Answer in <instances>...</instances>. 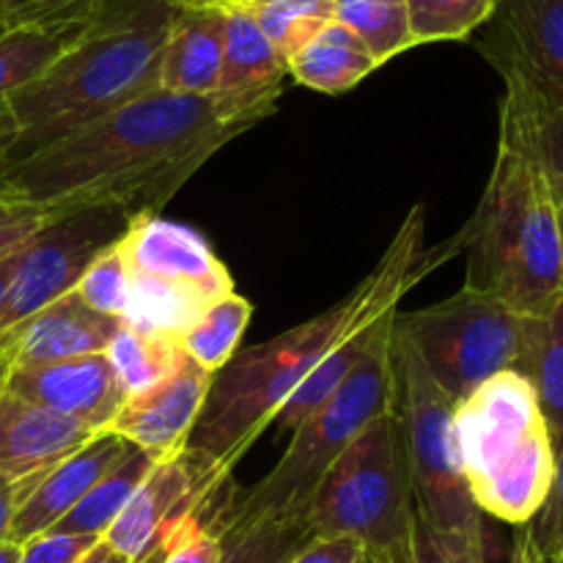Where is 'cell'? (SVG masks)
Here are the masks:
<instances>
[{
	"label": "cell",
	"instance_id": "ee69618b",
	"mask_svg": "<svg viewBox=\"0 0 563 563\" xmlns=\"http://www.w3.org/2000/svg\"><path fill=\"white\" fill-rule=\"evenodd\" d=\"M22 544L14 542H0V563H16L20 561Z\"/></svg>",
	"mask_w": 563,
	"mask_h": 563
},
{
	"label": "cell",
	"instance_id": "5bb4252c",
	"mask_svg": "<svg viewBox=\"0 0 563 563\" xmlns=\"http://www.w3.org/2000/svg\"><path fill=\"white\" fill-rule=\"evenodd\" d=\"M0 388L31 405L75 418L93 432L113 427L115 416L126 405V390L104 352L3 372Z\"/></svg>",
	"mask_w": 563,
	"mask_h": 563
},
{
	"label": "cell",
	"instance_id": "9c48e42d",
	"mask_svg": "<svg viewBox=\"0 0 563 563\" xmlns=\"http://www.w3.org/2000/svg\"><path fill=\"white\" fill-rule=\"evenodd\" d=\"M130 269L121 322L146 333L179 335L223 295L234 278L203 234L159 214H137L119 242Z\"/></svg>",
	"mask_w": 563,
	"mask_h": 563
},
{
	"label": "cell",
	"instance_id": "484cf974",
	"mask_svg": "<svg viewBox=\"0 0 563 563\" xmlns=\"http://www.w3.org/2000/svg\"><path fill=\"white\" fill-rule=\"evenodd\" d=\"M104 355H108L110 366H113L115 377H119L121 388L126 390V399H130V396L143 394V390L154 388L165 377H170L185 352H181L179 341L170 339V335L146 333V330L121 324Z\"/></svg>",
	"mask_w": 563,
	"mask_h": 563
},
{
	"label": "cell",
	"instance_id": "d6a6232c",
	"mask_svg": "<svg viewBox=\"0 0 563 563\" xmlns=\"http://www.w3.org/2000/svg\"><path fill=\"white\" fill-rule=\"evenodd\" d=\"M75 295L86 302L93 311L104 313V317H124L126 295H130V269H126L124 256H121L119 245L110 247L108 253L97 258L80 284L75 286Z\"/></svg>",
	"mask_w": 563,
	"mask_h": 563
},
{
	"label": "cell",
	"instance_id": "4fadbf2b",
	"mask_svg": "<svg viewBox=\"0 0 563 563\" xmlns=\"http://www.w3.org/2000/svg\"><path fill=\"white\" fill-rule=\"evenodd\" d=\"M482 49L504 80L563 110V0H498Z\"/></svg>",
	"mask_w": 563,
	"mask_h": 563
},
{
	"label": "cell",
	"instance_id": "8992f818",
	"mask_svg": "<svg viewBox=\"0 0 563 563\" xmlns=\"http://www.w3.org/2000/svg\"><path fill=\"white\" fill-rule=\"evenodd\" d=\"M394 317L396 311L379 319L361 363L339 390L295 429V438L278 465L251 489H234L225 498L220 509V531H236L264 520H300L335 460L374 418L394 407Z\"/></svg>",
	"mask_w": 563,
	"mask_h": 563
},
{
	"label": "cell",
	"instance_id": "4dcf8cb0",
	"mask_svg": "<svg viewBox=\"0 0 563 563\" xmlns=\"http://www.w3.org/2000/svg\"><path fill=\"white\" fill-rule=\"evenodd\" d=\"M498 0H407L410 31L418 44L460 42L487 25Z\"/></svg>",
	"mask_w": 563,
	"mask_h": 563
},
{
	"label": "cell",
	"instance_id": "bcb514c9",
	"mask_svg": "<svg viewBox=\"0 0 563 563\" xmlns=\"http://www.w3.org/2000/svg\"><path fill=\"white\" fill-rule=\"evenodd\" d=\"M559 231H561V291H563V207H559Z\"/></svg>",
	"mask_w": 563,
	"mask_h": 563
},
{
	"label": "cell",
	"instance_id": "9a60e30c",
	"mask_svg": "<svg viewBox=\"0 0 563 563\" xmlns=\"http://www.w3.org/2000/svg\"><path fill=\"white\" fill-rule=\"evenodd\" d=\"M121 324V319L93 311L75 291H69L42 311L0 330V374L99 355L108 350Z\"/></svg>",
	"mask_w": 563,
	"mask_h": 563
},
{
	"label": "cell",
	"instance_id": "d590c367",
	"mask_svg": "<svg viewBox=\"0 0 563 563\" xmlns=\"http://www.w3.org/2000/svg\"><path fill=\"white\" fill-rule=\"evenodd\" d=\"M97 539L64 537V533H44L22 544L16 563H75Z\"/></svg>",
	"mask_w": 563,
	"mask_h": 563
},
{
	"label": "cell",
	"instance_id": "7c38bea8",
	"mask_svg": "<svg viewBox=\"0 0 563 563\" xmlns=\"http://www.w3.org/2000/svg\"><path fill=\"white\" fill-rule=\"evenodd\" d=\"M229 478L192 449L157 460L102 539L130 563H154Z\"/></svg>",
	"mask_w": 563,
	"mask_h": 563
},
{
	"label": "cell",
	"instance_id": "277c9868",
	"mask_svg": "<svg viewBox=\"0 0 563 563\" xmlns=\"http://www.w3.org/2000/svg\"><path fill=\"white\" fill-rule=\"evenodd\" d=\"M460 234L471 289L495 295L520 313L544 311L561 295L559 203L506 119H500L493 174Z\"/></svg>",
	"mask_w": 563,
	"mask_h": 563
},
{
	"label": "cell",
	"instance_id": "7dc6e473",
	"mask_svg": "<svg viewBox=\"0 0 563 563\" xmlns=\"http://www.w3.org/2000/svg\"><path fill=\"white\" fill-rule=\"evenodd\" d=\"M361 563H388L385 559H377V555H372V553H366L363 555V561Z\"/></svg>",
	"mask_w": 563,
	"mask_h": 563
},
{
	"label": "cell",
	"instance_id": "ab89813d",
	"mask_svg": "<svg viewBox=\"0 0 563 563\" xmlns=\"http://www.w3.org/2000/svg\"><path fill=\"white\" fill-rule=\"evenodd\" d=\"M75 563H130V561H126L119 550L110 548L104 539H97V542H93Z\"/></svg>",
	"mask_w": 563,
	"mask_h": 563
},
{
	"label": "cell",
	"instance_id": "2e32d148",
	"mask_svg": "<svg viewBox=\"0 0 563 563\" xmlns=\"http://www.w3.org/2000/svg\"><path fill=\"white\" fill-rule=\"evenodd\" d=\"M212 379L214 374L203 372L198 363L181 355L170 377L126 399L110 432L143 449L154 460L179 454L201 418Z\"/></svg>",
	"mask_w": 563,
	"mask_h": 563
},
{
	"label": "cell",
	"instance_id": "681fc988",
	"mask_svg": "<svg viewBox=\"0 0 563 563\" xmlns=\"http://www.w3.org/2000/svg\"><path fill=\"white\" fill-rule=\"evenodd\" d=\"M174 3H185V0H174Z\"/></svg>",
	"mask_w": 563,
	"mask_h": 563
},
{
	"label": "cell",
	"instance_id": "83f0119b",
	"mask_svg": "<svg viewBox=\"0 0 563 563\" xmlns=\"http://www.w3.org/2000/svg\"><path fill=\"white\" fill-rule=\"evenodd\" d=\"M80 33L38 25H9L0 33V104L36 80Z\"/></svg>",
	"mask_w": 563,
	"mask_h": 563
},
{
	"label": "cell",
	"instance_id": "52a82bcc",
	"mask_svg": "<svg viewBox=\"0 0 563 563\" xmlns=\"http://www.w3.org/2000/svg\"><path fill=\"white\" fill-rule=\"evenodd\" d=\"M394 412L401 429L416 517L454 563H487L484 522L460 467L454 440L456 401L429 377L394 330Z\"/></svg>",
	"mask_w": 563,
	"mask_h": 563
},
{
	"label": "cell",
	"instance_id": "74e56055",
	"mask_svg": "<svg viewBox=\"0 0 563 563\" xmlns=\"http://www.w3.org/2000/svg\"><path fill=\"white\" fill-rule=\"evenodd\" d=\"M388 563H454V559L445 550H440V544L423 531L421 522H416V531H412L410 542L399 553L390 555Z\"/></svg>",
	"mask_w": 563,
	"mask_h": 563
},
{
	"label": "cell",
	"instance_id": "4316f807",
	"mask_svg": "<svg viewBox=\"0 0 563 563\" xmlns=\"http://www.w3.org/2000/svg\"><path fill=\"white\" fill-rule=\"evenodd\" d=\"M335 22L350 27L379 66L416 47L407 0H333Z\"/></svg>",
	"mask_w": 563,
	"mask_h": 563
},
{
	"label": "cell",
	"instance_id": "60d3db41",
	"mask_svg": "<svg viewBox=\"0 0 563 563\" xmlns=\"http://www.w3.org/2000/svg\"><path fill=\"white\" fill-rule=\"evenodd\" d=\"M14 141H16L14 121H11V115H9V110H5V104H0V165H3L5 159H9Z\"/></svg>",
	"mask_w": 563,
	"mask_h": 563
},
{
	"label": "cell",
	"instance_id": "6da1fadb",
	"mask_svg": "<svg viewBox=\"0 0 563 563\" xmlns=\"http://www.w3.org/2000/svg\"><path fill=\"white\" fill-rule=\"evenodd\" d=\"M275 104L273 93L192 97L154 88L64 141L0 165V192L53 212L119 203L132 214H159L225 143L275 113Z\"/></svg>",
	"mask_w": 563,
	"mask_h": 563
},
{
	"label": "cell",
	"instance_id": "f6af8a7d",
	"mask_svg": "<svg viewBox=\"0 0 563 563\" xmlns=\"http://www.w3.org/2000/svg\"><path fill=\"white\" fill-rule=\"evenodd\" d=\"M185 3H207V5H229V3H251V0H185Z\"/></svg>",
	"mask_w": 563,
	"mask_h": 563
},
{
	"label": "cell",
	"instance_id": "f35d334b",
	"mask_svg": "<svg viewBox=\"0 0 563 563\" xmlns=\"http://www.w3.org/2000/svg\"><path fill=\"white\" fill-rule=\"evenodd\" d=\"M20 500V484L0 476V542H9V526Z\"/></svg>",
	"mask_w": 563,
	"mask_h": 563
},
{
	"label": "cell",
	"instance_id": "7a4b0ae2",
	"mask_svg": "<svg viewBox=\"0 0 563 563\" xmlns=\"http://www.w3.org/2000/svg\"><path fill=\"white\" fill-rule=\"evenodd\" d=\"M423 203L410 209L372 273L328 311L308 322L236 352L212 379L207 405L185 449L201 454L223 476H231L236 462L247 454L264 429L278 418L302 379L324 361L344 339L372 328L399 300L465 247L462 234L445 245L423 251Z\"/></svg>",
	"mask_w": 563,
	"mask_h": 563
},
{
	"label": "cell",
	"instance_id": "7402d4cb",
	"mask_svg": "<svg viewBox=\"0 0 563 563\" xmlns=\"http://www.w3.org/2000/svg\"><path fill=\"white\" fill-rule=\"evenodd\" d=\"M286 66L289 75L311 91L346 93L366 80L379 64L350 27L333 20L306 47L297 49Z\"/></svg>",
	"mask_w": 563,
	"mask_h": 563
},
{
	"label": "cell",
	"instance_id": "30bf717a",
	"mask_svg": "<svg viewBox=\"0 0 563 563\" xmlns=\"http://www.w3.org/2000/svg\"><path fill=\"white\" fill-rule=\"evenodd\" d=\"M394 330L454 401L471 396L495 374L517 368L526 313L487 291L462 286L456 295L394 317Z\"/></svg>",
	"mask_w": 563,
	"mask_h": 563
},
{
	"label": "cell",
	"instance_id": "8d00e7d4",
	"mask_svg": "<svg viewBox=\"0 0 563 563\" xmlns=\"http://www.w3.org/2000/svg\"><path fill=\"white\" fill-rule=\"evenodd\" d=\"M366 550L350 537H313L286 563H361Z\"/></svg>",
	"mask_w": 563,
	"mask_h": 563
},
{
	"label": "cell",
	"instance_id": "d6986e66",
	"mask_svg": "<svg viewBox=\"0 0 563 563\" xmlns=\"http://www.w3.org/2000/svg\"><path fill=\"white\" fill-rule=\"evenodd\" d=\"M225 11L207 3H176L159 60V88L207 97L220 86Z\"/></svg>",
	"mask_w": 563,
	"mask_h": 563
},
{
	"label": "cell",
	"instance_id": "f546056e",
	"mask_svg": "<svg viewBox=\"0 0 563 563\" xmlns=\"http://www.w3.org/2000/svg\"><path fill=\"white\" fill-rule=\"evenodd\" d=\"M313 539L302 520H264L223 533L218 563H286Z\"/></svg>",
	"mask_w": 563,
	"mask_h": 563
},
{
	"label": "cell",
	"instance_id": "b9f144b4",
	"mask_svg": "<svg viewBox=\"0 0 563 563\" xmlns=\"http://www.w3.org/2000/svg\"><path fill=\"white\" fill-rule=\"evenodd\" d=\"M515 563H563V550H553L548 555L531 553V550L515 548Z\"/></svg>",
	"mask_w": 563,
	"mask_h": 563
},
{
	"label": "cell",
	"instance_id": "8fae6325",
	"mask_svg": "<svg viewBox=\"0 0 563 563\" xmlns=\"http://www.w3.org/2000/svg\"><path fill=\"white\" fill-rule=\"evenodd\" d=\"M137 214L119 203H88L55 212L44 229L16 251L14 273L0 308V330L75 291L86 269L124 240Z\"/></svg>",
	"mask_w": 563,
	"mask_h": 563
},
{
	"label": "cell",
	"instance_id": "e575fe53",
	"mask_svg": "<svg viewBox=\"0 0 563 563\" xmlns=\"http://www.w3.org/2000/svg\"><path fill=\"white\" fill-rule=\"evenodd\" d=\"M53 214V209L36 207V203L0 192V258H9L16 251H22Z\"/></svg>",
	"mask_w": 563,
	"mask_h": 563
},
{
	"label": "cell",
	"instance_id": "c3c4849f",
	"mask_svg": "<svg viewBox=\"0 0 563 563\" xmlns=\"http://www.w3.org/2000/svg\"><path fill=\"white\" fill-rule=\"evenodd\" d=\"M5 27H9V25H5V16H3V11H0V33H3Z\"/></svg>",
	"mask_w": 563,
	"mask_h": 563
},
{
	"label": "cell",
	"instance_id": "836d02e7",
	"mask_svg": "<svg viewBox=\"0 0 563 563\" xmlns=\"http://www.w3.org/2000/svg\"><path fill=\"white\" fill-rule=\"evenodd\" d=\"M517 548L531 550V553L539 555L563 550V445L555 454V478L548 504L542 506V511L528 526L520 528Z\"/></svg>",
	"mask_w": 563,
	"mask_h": 563
},
{
	"label": "cell",
	"instance_id": "603a6c76",
	"mask_svg": "<svg viewBox=\"0 0 563 563\" xmlns=\"http://www.w3.org/2000/svg\"><path fill=\"white\" fill-rule=\"evenodd\" d=\"M154 456L146 454L137 445H126L121 460L88 489L86 498L58 522L49 533H64V537H88L102 539L115 522V517L124 511L135 489L154 467Z\"/></svg>",
	"mask_w": 563,
	"mask_h": 563
},
{
	"label": "cell",
	"instance_id": "5b68a950",
	"mask_svg": "<svg viewBox=\"0 0 563 563\" xmlns=\"http://www.w3.org/2000/svg\"><path fill=\"white\" fill-rule=\"evenodd\" d=\"M462 476L482 515L522 528L548 504L555 445L531 383L520 372L495 374L454 407Z\"/></svg>",
	"mask_w": 563,
	"mask_h": 563
},
{
	"label": "cell",
	"instance_id": "ba28073f",
	"mask_svg": "<svg viewBox=\"0 0 563 563\" xmlns=\"http://www.w3.org/2000/svg\"><path fill=\"white\" fill-rule=\"evenodd\" d=\"M300 520L313 537H350L385 561L410 542L418 517L394 407L335 460Z\"/></svg>",
	"mask_w": 563,
	"mask_h": 563
},
{
	"label": "cell",
	"instance_id": "ffe728a7",
	"mask_svg": "<svg viewBox=\"0 0 563 563\" xmlns=\"http://www.w3.org/2000/svg\"><path fill=\"white\" fill-rule=\"evenodd\" d=\"M515 372L531 383L559 454L563 445V291L544 311L526 313Z\"/></svg>",
	"mask_w": 563,
	"mask_h": 563
},
{
	"label": "cell",
	"instance_id": "3957f363",
	"mask_svg": "<svg viewBox=\"0 0 563 563\" xmlns=\"http://www.w3.org/2000/svg\"><path fill=\"white\" fill-rule=\"evenodd\" d=\"M174 9V0H102L80 36L5 99L16 130L5 163L31 157L159 88Z\"/></svg>",
	"mask_w": 563,
	"mask_h": 563
},
{
	"label": "cell",
	"instance_id": "7bdbcfd3",
	"mask_svg": "<svg viewBox=\"0 0 563 563\" xmlns=\"http://www.w3.org/2000/svg\"><path fill=\"white\" fill-rule=\"evenodd\" d=\"M14 256H16V253H14ZM14 256H9V258H0V308H3L5 291H9V284H11V273H14Z\"/></svg>",
	"mask_w": 563,
	"mask_h": 563
},
{
	"label": "cell",
	"instance_id": "cb8c5ba5",
	"mask_svg": "<svg viewBox=\"0 0 563 563\" xmlns=\"http://www.w3.org/2000/svg\"><path fill=\"white\" fill-rule=\"evenodd\" d=\"M506 93L500 102V119L509 121L528 152L542 168L555 203L563 207V110H553L528 93L520 82L504 80Z\"/></svg>",
	"mask_w": 563,
	"mask_h": 563
},
{
	"label": "cell",
	"instance_id": "e0dca14e",
	"mask_svg": "<svg viewBox=\"0 0 563 563\" xmlns=\"http://www.w3.org/2000/svg\"><path fill=\"white\" fill-rule=\"evenodd\" d=\"M126 440L104 429L88 440L82 449L66 456L55 467L31 484H20L14 517L9 526V542L25 544L31 539L53 531L77 504L88 495V489L121 460L126 451Z\"/></svg>",
	"mask_w": 563,
	"mask_h": 563
},
{
	"label": "cell",
	"instance_id": "1f68e13d",
	"mask_svg": "<svg viewBox=\"0 0 563 563\" xmlns=\"http://www.w3.org/2000/svg\"><path fill=\"white\" fill-rule=\"evenodd\" d=\"M234 489V482H225L185 526L165 544L154 563H218L223 555V531H220V509Z\"/></svg>",
	"mask_w": 563,
	"mask_h": 563
},
{
	"label": "cell",
	"instance_id": "d4e9b609",
	"mask_svg": "<svg viewBox=\"0 0 563 563\" xmlns=\"http://www.w3.org/2000/svg\"><path fill=\"white\" fill-rule=\"evenodd\" d=\"M253 306L247 297L229 291L214 300L185 333L179 335V346L192 363L209 374H218L231 357L240 352V341L251 324Z\"/></svg>",
	"mask_w": 563,
	"mask_h": 563
},
{
	"label": "cell",
	"instance_id": "44dd1931",
	"mask_svg": "<svg viewBox=\"0 0 563 563\" xmlns=\"http://www.w3.org/2000/svg\"><path fill=\"white\" fill-rule=\"evenodd\" d=\"M225 11L223 69L218 91L225 93H284L289 75L286 58L273 47L262 27L240 5H220Z\"/></svg>",
	"mask_w": 563,
	"mask_h": 563
},
{
	"label": "cell",
	"instance_id": "f1b7e54d",
	"mask_svg": "<svg viewBox=\"0 0 563 563\" xmlns=\"http://www.w3.org/2000/svg\"><path fill=\"white\" fill-rule=\"evenodd\" d=\"M229 5H240L256 20L264 36L284 55L286 64L297 49L306 47L319 31H324L335 20L333 0H251V3Z\"/></svg>",
	"mask_w": 563,
	"mask_h": 563
},
{
	"label": "cell",
	"instance_id": "ac0fdd59",
	"mask_svg": "<svg viewBox=\"0 0 563 563\" xmlns=\"http://www.w3.org/2000/svg\"><path fill=\"white\" fill-rule=\"evenodd\" d=\"M93 429L69 416L31 405L0 388V476L36 482L93 438Z\"/></svg>",
	"mask_w": 563,
	"mask_h": 563
}]
</instances>
